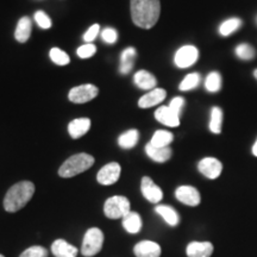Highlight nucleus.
Listing matches in <instances>:
<instances>
[{
  "label": "nucleus",
  "mask_w": 257,
  "mask_h": 257,
  "mask_svg": "<svg viewBox=\"0 0 257 257\" xmlns=\"http://www.w3.org/2000/svg\"><path fill=\"white\" fill-rule=\"evenodd\" d=\"M141 191H142L143 197L148 201L153 202V204H159L163 198V192L152 179L144 176L141 182Z\"/></svg>",
  "instance_id": "obj_11"
},
{
  "label": "nucleus",
  "mask_w": 257,
  "mask_h": 257,
  "mask_svg": "<svg viewBox=\"0 0 257 257\" xmlns=\"http://www.w3.org/2000/svg\"><path fill=\"white\" fill-rule=\"evenodd\" d=\"M35 193V185L30 181H21L12 186L6 193L4 199V208L8 212H17L22 210L31 200Z\"/></svg>",
  "instance_id": "obj_2"
},
{
  "label": "nucleus",
  "mask_w": 257,
  "mask_h": 257,
  "mask_svg": "<svg viewBox=\"0 0 257 257\" xmlns=\"http://www.w3.org/2000/svg\"><path fill=\"white\" fill-rule=\"evenodd\" d=\"M240 27H242V21H240L239 18H229L220 24L219 34L224 37L230 36V35L233 34L234 31L238 30Z\"/></svg>",
  "instance_id": "obj_26"
},
{
  "label": "nucleus",
  "mask_w": 257,
  "mask_h": 257,
  "mask_svg": "<svg viewBox=\"0 0 257 257\" xmlns=\"http://www.w3.org/2000/svg\"><path fill=\"white\" fill-rule=\"evenodd\" d=\"M252 154H253V156L257 157V140H256L255 144L252 146Z\"/></svg>",
  "instance_id": "obj_38"
},
{
  "label": "nucleus",
  "mask_w": 257,
  "mask_h": 257,
  "mask_svg": "<svg viewBox=\"0 0 257 257\" xmlns=\"http://www.w3.org/2000/svg\"><path fill=\"white\" fill-rule=\"evenodd\" d=\"M188 257H211L213 253V245L210 242H192L187 245Z\"/></svg>",
  "instance_id": "obj_15"
},
{
  "label": "nucleus",
  "mask_w": 257,
  "mask_h": 257,
  "mask_svg": "<svg viewBox=\"0 0 257 257\" xmlns=\"http://www.w3.org/2000/svg\"><path fill=\"white\" fill-rule=\"evenodd\" d=\"M94 163V157L88 154H76L70 156L59 169V175L61 178H73V176L81 174L86 170L91 168Z\"/></svg>",
  "instance_id": "obj_3"
},
{
  "label": "nucleus",
  "mask_w": 257,
  "mask_h": 257,
  "mask_svg": "<svg viewBox=\"0 0 257 257\" xmlns=\"http://www.w3.org/2000/svg\"><path fill=\"white\" fill-rule=\"evenodd\" d=\"M161 14L160 0H131V17L138 28L152 29Z\"/></svg>",
  "instance_id": "obj_1"
},
{
  "label": "nucleus",
  "mask_w": 257,
  "mask_h": 257,
  "mask_svg": "<svg viewBox=\"0 0 257 257\" xmlns=\"http://www.w3.org/2000/svg\"><path fill=\"white\" fill-rule=\"evenodd\" d=\"M124 229L130 233H138L142 229V218L137 212L130 211L123 218Z\"/></svg>",
  "instance_id": "obj_21"
},
{
  "label": "nucleus",
  "mask_w": 257,
  "mask_h": 257,
  "mask_svg": "<svg viewBox=\"0 0 257 257\" xmlns=\"http://www.w3.org/2000/svg\"><path fill=\"white\" fill-rule=\"evenodd\" d=\"M104 244V233L98 227H92L83 237V242L81 246V252L83 256L92 257L100 251Z\"/></svg>",
  "instance_id": "obj_4"
},
{
  "label": "nucleus",
  "mask_w": 257,
  "mask_h": 257,
  "mask_svg": "<svg viewBox=\"0 0 257 257\" xmlns=\"http://www.w3.org/2000/svg\"><path fill=\"white\" fill-rule=\"evenodd\" d=\"M51 251L55 257H76L78 249L64 239H56L51 245Z\"/></svg>",
  "instance_id": "obj_18"
},
{
  "label": "nucleus",
  "mask_w": 257,
  "mask_h": 257,
  "mask_svg": "<svg viewBox=\"0 0 257 257\" xmlns=\"http://www.w3.org/2000/svg\"><path fill=\"white\" fill-rule=\"evenodd\" d=\"M167 93L163 88H154L150 92H148L147 94H144L142 98L138 100V106L141 108H149L153 106L159 105L160 102H162L166 99Z\"/></svg>",
  "instance_id": "obj_14"
},
{
  "label": "nucleus",
  "mask_w": 257,
  "mask_h": 257,
  "mask_svg": "<svg viewBox=\"0 0 257 257\" xmlns=\"http://www.w3.org/2000/svg\"><path fill=\"white\" fill-rule=\"evenodd\" d=\"M155 118L161 124L169 127H176L180 125V115L170 110L169 106H161L155 111Z\"/></svg>",
  "instance_id": "obj_12"
},
{
  "label": "nucleus",
  "mask_w": 257,
  "mask_h": 257,
  "mask_svg": "<svg viewBox=\"0 0 257 257\" xmlns=\"http://www.w3.org/2000/svg\"><path fill=\"white\" fill-rule=\"evenodd\" d=\"M101 38L104 40V42L108 44H113L118 38V34L114 29L112 28H106L101 31Z\"/></svg>",
  "instance_id": "obj_35"
},
{
  "label": "nucleus",
  "mask_w": 257,
  "mask_h": 257,
  "mask_svg": "<svg viewBox=\"0 0 257 257\" xmlns=\"http://www.w3.org/2000/svg\"><path fill=\"white\" fill-rule=\"evenodd\" d=\"M89 127H91V120L88 118H78L74 119L68 125V133L70 137L76 140V138L82 137L83 135L88 133Z\"/></svg>",
  "instance_id": "obj_17"
},
{
  "label": "nucleus",
  "mask_w": 257,
  "mask_h": 257,
  "mask_svg": "<svg viewBox=\"0 0 257 257\" xmlns=\"http://www.w3.org/2000/svg\"><path fill=\"white\" fill-rule=\"evenodd\" d=\"M146 153L153 161L159 163L167 162L172 157V149L169 147L167 148H157L154 147L153 144L148 143L146 146Z\"/></svg>",
  "instance_id": "obj_19"
},
{
  "label": "nucleus",
  "mask_w": 257,
  "mask_h": 257,
  "mask_svg": "<svg viewBox=\"0 0 257 257\" xmlns=\"http://www.w3.org/2000/svg\"><path fill=\"white\" fill-rule=\"evenodd\" d=\"M199 82H200V75H199L198 73H191L188 74L184 80H182L181 83H180L179 88L180 91L182 92L191 91V89H194L195 87H198Z\"/></svg>",
  "instance_id": "obj_30"
},
{
  "label": "nucleus",
  "mask_w": 257,
  "mask_h": 257,
  "mask_svg": "<svg viewBox=\"0 0 257 257\" xmlns=\"http://www.w3.org/2000/svg\"><path fill=\"white\" fill-rule=\"evenodd\" d=\"M121 173L120 166L118 165L117 162H111L108 165L102 167V168L99 170L98 175H96V180L100 185L104 186H110L113 185L118 181Z\"/></svg>",
  "instance_id": "obj_8"
},
{
  "label": "nucleus",
  "mask_w": 257,
  "mask_h": 257,
  "mask_svg": "<svg viewBox=\"0 0 257 257\" xmlns=\"http://www.w3.org/2000/svg\"><path fill=\"white\" fill-rule=\"evenodd\" d=\"M175 197L180 202L192 207L198 206L201 201L200 193L192 186H180L175 191Z\"/></svg>",
  "instance_id": "obj_10"
},
{
  "label": "nucleus",
  "mask_w": 257,
  "mask_h": 257,
  "mask_svg": "<svg viewBox=\"0 0 257 257\" xmlns=\"http://www.w3.org/2000/svg\"><path fill=\"white\" fill-rule=\"evenodd\" d=\"M95 51H96V48L94 44L87 43L85 44V46L80 47L76 53H78V56L81 57V59H89V57L94 55Z\"/></svg>",
  "instance_id": "obj_33"
},
{
  "label": "nucleus",
  "mask_w": 257,
  "mask_h": 257,
  "mask_svg": "<svg viewBox=\"0 0 257 257\" xmlns=\"http://www.w3.org/2000/svg\"><path fill=\"white\" fill-rule=\"evenodd\" d=\"M198 169L205 178L214 180L219 178V175L221 174L223 165H221L219 160L214 159V157H205L199 162Z\"/></svg>",
  "instance_id": "obj_9"
},
{
  "label": "nucleus",
  "mask_w": 257,
  "mask_h": 257,
  "mask_svg": "<svg viewBox=\"0 0 257 257\" xmlns=\"http://www.w3.org/2000/svg\"><path fill=\"white\" fill-rule=\"evenodd\" d=\"M174 136L172 133L166 130H157L150 141V144H153L154 147L157 148H167L169 147V144L173 142Z\"/></svg>",
  "instance_id": "obj_23"
},
{
  "label": "nucleus",
  "mask_w": 257,
  "mask_h": 257,
  "mask_svg": "<svg viewBox=\"0 0 257 257\" xmlns=\"http://www.w3.org/2000/svg\"><path fill=\"white\" fill-rule=\"evenodd\" d=\"M155 211L170 226H176L180 223L179 213L173 207L167 206V205H159L155 207Z\"/></svg>",
  "instance_id": "obj_22"
},
{
  "label": "nucleus",
  "mask_w": 257,
  "mask_h": 257,
  "mask_svg": "<svg viewBox=\"0 0 257 257\" xmlns=\"http://www.w3.org/2000/svg\"><path fill=\"white\" fill-rule=\"evenodd\" d=\"M136 56V49L135 48H127L121 53L120 56V72L127 74L134 67V59Z\"/></svg>",
  "instance_id": "obj_25"
},
{
  "label": "nucleus",
  "mask_w": 257,
  "mask_h": 257,
  "mask_svg": "<svg viewBox=\"0 0 257 257\" xmlns=\"http://www.w3.org/2000/svg\"><path fill=\"white\" fill-rule=\"evenodd\" d=\"M199 50L194 46H184L176 51L174 62L179 68H188L197 62Z\"/></svg>",
  "instance_id": "obj_7"
},
{
  "label": "nucleus",
  "mask_w": 257,
  "mask_h": 257,
  "mask_svg": "<svg viewBox=\"0 0 257 257\" xmlns=\"http://www.w3.org/2000/svg\"><path fill=\"white\" fill-rule=\"evenodd\" d=\"M50 59L53 62H55L56 64H59V66H66V64L69 63V56L68 54L64 53L63 50L59 49V48H53V49L50 50Z\"/></svg>",
  "instance_id": "obj_31"
},
{
  "label": "nucleus",
  "mask_w": 257,
  "mask_h": 257,
  "mask_svg": "<svg viewBox=\"0 0 257 257\" xmlns=\"http://www.w3.org/2000/svg\"><path fill=\"white\" fill-rule=\"evenodd\" d=\"M136 257H160L161 246L153 240H142L134 248Z\"/></svg>",
  "instance_id": "obj_13"
},
{
  "label": "nucleus",
  "mask_w": 257,
  "mask_h": 257,
  "mask_svg": "<svg viewBox=\"0 0 257 257\" xmlns=\"http://www.w3.org/2000/svg\"><path fill=\"white\" fill-rule=\"evenodd\" d=\"M221 124H223V111L220 107H212L210 130L213 134L221 133Z\"/></svg>",
  "instance_id": "obj_27"
},
{
  "label": "nucleus",
  "mask_w": 257,
  "mask_h": 257,
  "mask_svg": "<svg viewBox=\"0 0 257 257\" xmlns=\"http://www.w3.org/2000/svg\"><path fill=\"white\" fill-rule=\"evenodd\" d=\"M31 21L29 17H22L19 19L17 28L15 31V38L19 43H25L31 35Z\"/></svg>",
  "instance_id": "obj_20"
},
{
  "label": "nucleus",
  "mask_w": 257,
  "mask_h": 257,
  "mask_svg": "<svg viewBox=\"0 0 257 257\" xmlns=\"http://www.w3.org/2000/svg\"><path fill=\"white\" fill-rule=\"evenodd\" d=\"M184 106H185V99L181 98V96H176V98H174L172 101H170L169 108L174 111L176 114L180 115L181 114V111L182 108H184Z\"/></svg>",
  "instance_id": "obj_37"
},
{
  "label": "nucleus",
  "mask_w": 257,
  "mask_h": 257,
  "mask_svg": "<svg viewBox=\"0 0 257 257\" xmlns=\"http://www.w3.org/2000/svg\"><path fill=\"white\" fill-rule=\"evenodd\" d=\"M98 93L99 89L94 85L86 83V85L78 86V87L70 89L68 98L70 101L75 102V104H85V102H88L92 99H94L98 95Z\"/></svg>",
  "instance_id": "obj_6"
},
{
  "label": "nucleus",
  "mask_w": 257,
  "mask_h": 257,
  "mask_svg": "<svg viewBox=\"0 0 257 257\" xmlns=\"http://www.w3.org/2000/svg\"><path fill=\"white\" fill-rule=\"evenodd\" d=\"M205 88L208 92L216 93L220 91L221 88V76L218 72H212L207 75L206 80H205Z\"/></svg>",
  "instance_id": "obj_28"
},
{
  "label": "nucleus",
  "mask_w": 257,
  "mask_h": 257,
  "mask_svg": "<svg viewBox=\"0 0 257 257\" xmlns=\"http://www.w3.org/2000/svg\"><path fill=\"white\" fill-rule=\"evenodd\" d=\"M99 31H100V27H99V24H93L92 27L86 31V34L83 35V40H85L86 43H92V42L96 38V36L99 35Z\"/></svg>",
  "instance_id": "obj_36"
},
{
  "label": "nucleus",
  "mask_w": 257,
  "mask_h": 257,
  "mask_svg": "<svg viewBox=\"0 0 257 257\" xmlns=\"http://www.w3.org/2000/svg\"><path fill=\"white\" fill-rule=\"evenodd\" d=\"M0 257H5V256H3V255H0Z\"/></svg>",
  "instance_id": "obj_40"
},
{
  "label": "nucleus",
  "mask_w": 257,
  "mask_h": 257,
  "mask_svg": "<svg viewBox=\"0 0 257 257\" xmlns=\"http://www.w3.org/2000/svg\"><path fill=\"white\" fill-rule=\"evenodd\" d=\"M253 78H255L257 80V69L253 70Z\"/></svg>",
  "instance_id": "obj_39"
},
{
  "label": "nucleus",
  "mask_w": 257,
  "mask_h": 257,
  "mask_svg": "<svg viewBox=\"0 0 257 257\" xmlns=\"http://www.w3.org/2000/svg\"><path fill=\"white\" fill-rule=\"evenodd\" d=\"M19 257H48V251L43 246L35 245L30 246L24 252H22V255Z\"/></svg>",
  "instance_id": "obj_32"
},
{
  "label": "nucleus",
  "mask_w": 257,
  "mask_h": 257,
  "mask_svg": "<svg viewBox=\"0 0 257 257\" xmlns=\"http://www.w3.org/2000/svg\"><path fill=\"white\" fill-rule=\"evenodd\" d=\"M138 138H140V134L135 128L127 130L126 133L121 134L119 138H118V144L123 148V149H131L136 146L138 142Z\"/></svg>",
  "instance_id": "obj_24"
},
{
  "label": "nucleus",
  "mask_w": 257,
  "mask_h": 257,
  "mask_svg": "<svg viewBox=\"0 0 257 257\" xmlns=\"http://www.w3.org/2000/svg\"><path fill=\"white\" fill-rule=\"evenodd\" d=\"M134 81L136 83L138 88L144 89V91H152L155 88L157 80L152 73L148 72V70H140L135 74Z\"/></svg>",
  "instance_id": "obj_16"
},
{
  "label": "nucleus",
  "mask_w": 257,
  "mask_h": 257,
  "mask_svg": "<svg viewBox=\"0 0 257 257\" xmlns=\"http://www.w3.org/2000/svg\"><path fill=\"white\" fill-rule=\"evenodd\" d=\"M234 53H236V56L238 57L239 60L243 61H250L256 56L255 49H253L249 43H240L239 46L236 47Z\"/></svg>",
  "instance_id": "obj_29"
},
{
  "label": "nucleus",
  "mask_w": 257,
  "mask_h": 257,
  "mask_svg": "<svg viewBox=\"0 0 257 257\" xmlns=\"http://www.w3.org/2000/svg\"><path fill=\"white\" fill-rule=\"evenodd\" d=\"M35 21L38 24V27L42 29H49L51 27V21L48 17L47 14H44L43 11H37L35 14Z\"/></svg>",
  "instance_id": "obj_34"
},
{
  "label": "nucleus",
  "mask_w": 257,
  "mask_h": 257,
  "mask_svg": "<svg viewBox=\"0 0 257 257\" xmlns=\"http://www.w3.org/2000/svg\"><path fill=\"white\" fill-rule=\"evenodd\" d=\"M128 212H130V201L121 195H115L107 199L104 205L105 216L110 219H119V218L123 219Z\"/></svg>",
  "instance_id": "obj_5"
}]
</instances>
